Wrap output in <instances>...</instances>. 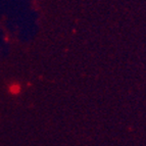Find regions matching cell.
I'll use <instances>...</instances> for the list:
<instances>
[{"label": "cell", "mask_w": 146, "mask_h": 146, "mask_svg": "<svg viewBox=\"0 0 146 146\" xmlns=\"http://www.w3.org/2000/svg\"><path fill=\"white\" fill-rule=\"evenodd\" d=\"M10 91H11L12 93H19V91H20V86L19 85H12L11 87H10Z\"/></svg>", "instance_id": "1"}]
</instances>
